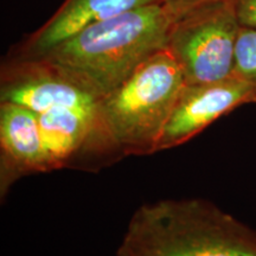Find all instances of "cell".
I'll return each instance as SVG.
<instances>
[{
	"label": "cell",
	"mask_w": 256,
	"mask_h": 256,
	"mask_svg": "<svg viewBox=\"0 0 256 256\" xmlns=\"http://www.w3.org/2000/svg\"><path fill=\"white\" fill-rule=\"evenodd\" d=\"M176 17L162 2L82 28L34 58L43 60L100 100L168 46Z\"/></svg>",
	"instance_id": "6da1fadb"
},
{
	"label": "cell",
	"mask_w": 256,
	"mask_h": 256,
	"mask_svg": "<svg viewBox=\"0 0 256 256\" xmlns=\"http://www.w3.org/2000/svg\"><path fill=\"white\" fill-rule=\"evenodd\" d=\"M185 87L183 70L165 48L102 98L100 119L121 145L156 148Z\"/></svg>",
	"instance_id": "7a4b0ae2"
},
{
	"label": "cell",
	"mask_w": 256,
	"mask_h": 256,
	"mask_svg": "<svg viewBox=\"0 0 256 256\" xmlns=\"http://www.w3.org/2000/svg\"><path fill=\"white\" fill-rule=\"evenodd\" d=\"M241 26L234 0L209 2L174 19L166 48L178 60L186 84L232 78Z\"/></svg>",
	"instance_id": "3957f363"
},
{
	"label": "cell",
	"mask_w": 256,
	"mask_h": 256,
	"mask_svg": "<svg viewBox=\"0 0 256 256\" xmlns=\"http://www.w3.org/2000/svg\"><path fill=\"white\" fill-rule=\"evenodd\" d=\"M255 102L256 87L236 76L204 84H186L156 148L183 142L222 115Z\"/></svg>",
	"instance_id": "277c9868"
},
{
	"label": "cell",
	"mask_w": 256,
	"mask_h": 256,
	"mask_svg": "<svg viewBox=\"0 0 256 256\" xmlns=\"http://www.w3.org/2000/svg\"><path fill=\"white\" fill-rule=\"evenodd\" d=\"M2 101L43 114L58 108L98 110L101 100L43 60L32 58L23 72L2 86Z\"/></svg>",
	"instance_id": "5b68a950"
},
{
	"label": "cell",
	"mask_w": 256,
	"mask_h": 256,
	"mask_svg": "<svg viewBox=\"0 0 256 256\" xmlns=\"http://www.w3.org/2000/svg\"><path fill=\"white\" fill-rule=\"evenodd\" d=\"M158 2L162 0H66L55 14L32 34L26 50L32 58L38 57L89 25Z\"/></svg>",
	"instance_id": "8992f818"
},
{
	"label": "cell",
	"mask_w": 256,
	"mask_h": 256,
	"mask_svg": "<svg viewBox=\"0 0 256 256\" xmlns=\"http://www.w3.org/2000/svg\"><path fill=\"white\" fill-rule=\"evenodd\" d=\"M98 118L100 108H58L38 114L48 164L68 158L81 145Z\"/></svg>",
	"instance_id": "52a82bcc"
},
{
	"label": "cell",
	"mask_w": 256,
	"mask_h": 256,
	"mask_svg": "<svg viewBox=\"0 0 256 256\" xmlns=\"http://www.w3.org/2000/svg\"><path fill=\"white\" fill-rule=\"evenodd\" d=\"M0 134L5 151L28 166L48 164L38 114L23 106L2 102Z\"/></svg>",
	"instance_id": "ba28073f"
},
{
	"label": "cell",
	"mask_w": 256,
	"mask_h": 256,
	"mask_svg": "<svg viewBox=\"0 0 256 256\" xmlns=\"http://www.w3.org/2000/svg\"><path fill=\"white\" fill-rule=\"evenodd\" d=\"M154 256H256V240L220 218L186 242L156 249Z\"/></svg>",
	"instance_id": "9c48e42d"
},
{
	"label": "cell",
	"mask_w": 256,
	"mask_h": 256,
	"mask_svg": "<svg viewBox=\"0 0 256 256\" xmlns=\"http://www.w3.org/2000/svg\"><path fill=\"white\" fill-rule=\"evenodd\" d=\"M232 76L256 87V28L241 26L236 42Z\"/></svg>",
	"instance_id": "30bf717a"
},
{
	"label": "cell",
	"mask_w": 256,
	"mask_h": 256,
	"mask_svg": "<svg viewBox=\"0 0 256 256\" xmlns=\"http://www.w3.org/2000/svg\"><path fill=\"white\" fill-rule=\"evenodd\" d=\"M234 5L240 24L256 28V0H234Z\"/></svg>",
	"instance_id": "8fae6325"
},
{
	"label": "cell",
	"mask_w": 256,
	"mask_h": 256,
	"mask_svg": "<svg viewBox=\"0 0 256 256\" xmlns=\"http://www.w3.org/2000/svg\"><path fill=\"white\" fill-rule=\"evenodd\" d=\"M214 2H217V0H162V4L168 6L170 11L177 18L191 10Z\"/></svg>",
	"instance_id": "7c38bea8"
}]
</instances>
